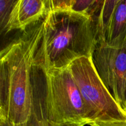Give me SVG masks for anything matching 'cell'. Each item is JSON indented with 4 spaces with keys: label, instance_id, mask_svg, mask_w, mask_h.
Segmentation results:
<instances>
[{
    "label": "cell",
    "instance_id": "8fae6325",
    "mask_svg": "<svg viewBox=\"0 0 126 126\" xmlns=\"http://www.w3.org/2000/svg\"><path fill=\"white\" fill-rule=\"evenodd\" d=\"M89 125L91 126H126V121H94Z\"/></svg>",
    "mask_w": 126,
    "mask_h": 126
},
{
    "label": "cell",
    "instance_id": "6da1fadb",
    "mask_svg": "<svg viewBox=\"0 0 126 126\" xmlns=\"http://www.w3.org/2000/svg\"><path fill=\"white\" fill-rule=\"evenodd\" d=\"M44 32V19L0 53V118L13 124L29 119L34 107L32 71Z\"/></svg>",
    "mask_w": 126,
    "mask_h": 126
},
{
    "label": "cell",
    "instance_id": "52a82bcc",
    "mask_svg": "<svg viewBox=\"0 0 126 126\" xmlns=\"http://www.w3.org/2000/svg\"><path fill=\"white\" fill-rule=\"evenodd\" d=\"M104 43L118 47L126 43V0H119Z\"/></svg>",
    "mask_w": 126,
    "mask_h": 126
},
{
    "label": "cell",
    "instance_id": "3957f363",
    "mask_svg": "<svg viewBox=\"0 0 126 126\" xmlns=\"http://www.w3.org/2000/svg\"><path fill=\"white\" fill-rule=\"evenodd\" d=\"M45 79V116L48 123L91 124L89 113L68 68L42 71Z\"/></svg>",
    "mask_w": 126,
    "mask_h": 126
},
{
    "label": "cell",
    "instance_id": "7a4b0ae2",
    "mask_svg": "<svg viewBox=\"0 0 126 126\" xmlns=\"http://www.w3.org/2000/svg\"><path fill=\"white\" fill-rule=\"evenodd\" d=\"M97 43L95 24L91 17L72 11H49L34 68H67L78 58L91 57Z\"/></svg>",
    "mask_w": 126,
    "mask_h": 126
},
{
    "label": "cell",
    "instance_id": "8992f818",
    "mask_svg": "<svg viewBox=\"0 0 126 126\" xmlns=\"http://www.w3.org/2000/svg\"><path fill=\"white\" fill-rule=\"evenodd\" d=\"M48 11L47 0L16 1L1 33L6 34L14 30L25 32L43 20Z\"/></svg>",
    "mask_w": 126,
    "mask_h": 126
},
{
    "label": "cell",
    "instance_id": "ba28073f",
    "mask_svg": "<svg viewBox=\"0 0 126 126\" xmlns=\"http://www.w3.org/2000/svg\"><path fill=\"white\" fill-rule=\"evenodd\" d=\"M103 0H47L49 11H68L91 17L94 21L98 15Z\"/></svg>",
    "mask_w": 126,
    "mask_h": 126
},
{
    "label": "cell",
    "instance_id": "5b68a950",
    "mask_svg": "<svg viewBox=\"0 0 126 126\" xmlns=\"http://www.w3.org/2000/svg\"><path fill=\"white\" fill-rule=\"evenodd\" d=\"M91 57L103 83L126 112V43L118 47L97 43Z\"/></svg>",
    "mask_w": 126,
    "mask_h": 126
},
{
    "label": "cell",
    "instance_id": "30bf717a",
    "mask_svg": "<svg viewBox=\"0 0 126 126\" xmlns=\"http://www.w3.org/2000/svg\"><path fill=\"white\" fill-rule=\"evenodd\" d=\"M14 0H0V27L1 32L4 29L11 9L14 4Z\"/></svg>",
    "mask_w": 126,
    "mask_h": 126
},
{
    "label": "cell",
    "instance_id": "277c9868",
    "mask_svg": "<svg viewBox=\"0 0 126 126\" xmlns=\"http://www.w3.org/2000/svg\"><path fill=\"white\" fill-rule=\"evenodd\" d=\"M89 113L94 121H126V112L114 100L98 76L91 57H82L68 66Z\"/></svg>",
    "mask_w": 126,
    "mask_h": 126
},
{
    "label": "cell",
    "instance_id": "7c38bea8",
    "mask_svg": "<svg viewBox=\"0 0 126 126\" xmlns=\"http://www.w3.org/2000/svg\"><path fill=\"white\" fill-rule=\"evenodd\" d=\"M48 126H84L86 123H78V122H66L62 123H48Z\"/></svg>",
    "mask_w": 126,
    "mask_h": 126
},
{
    "label": "cell",
    "instance_id": "9c48e42d",
    "mask_svg": "<svg viewBox=\"0 0 126 126\" xmlns=\"http://www.w3.org/2000/svg\"><path fill=\"white\" fill-rule=\"evenodd\" d=\"M49 124L43 116H38L35 109L28 121L20 124H13L2 118H0V126H48Z\"/></svg>",
    "mask_w": 126,
    "mask_h": 126
}]
</instances>
